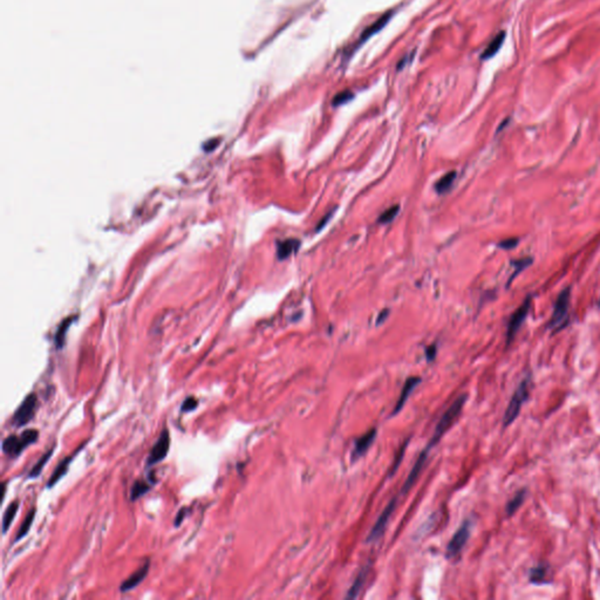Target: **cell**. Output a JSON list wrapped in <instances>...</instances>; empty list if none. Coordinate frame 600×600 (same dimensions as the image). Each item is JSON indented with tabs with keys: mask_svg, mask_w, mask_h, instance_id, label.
<instances>
[{
	"mask_svg": "<svg viewBox=\"0 0 600 600\" xmlns=\"http://www.w3.org/2000/svg\"><path fill=\"white\" fill-rule=\"evenodd\" d=\"M18 509H19V502L14 501L9 506H7L5 512H4V516H3V533L4 535H5V533L7 532V530L10 529L11 524L13 523L15 515H17V512H18Z\"/></svg>",
	"mask_w": 600,
	"mask_h": 600,
	"instance_id": "cell-17",
	"label": "cell"
},
{
	"mask_svg": "<svg viewBox=\"0 0 600 600\" xmlns=\"http://www.w3.org/2000/svg\"><path fill=\"white\" fill-rule=\"evenodd\" d=\"M525 495H527V490L522 489L518 492L515 496H513L512 500L509 501V503L506 504V515L508 516H512L513 513H515L518 509L521 508V505L523 504V502L525 500Z\"/></svg>",
	"mask_w": 600,
	"mask_h": 600,
	"instance_id": "cell-20",
	"label": "cell"
},
{
	"mask_svg": "<svg viewBox=\"0 0 600 600\" xmlns=\"http://www.w3.org/2000/svg\"><path fill=\"white\" fill-rule=\"evenodd\" d=\"M331 216H332V212H330V213H327V215H326V217H325V218H324V220H321V222H320V224H319V225H318V227H317V231H320V229H321V228H322V227H324V225H325V224H326V223H327V221H329V220H330V217H331Z\"/></svg>",
	"mask_w": 600,
	"mask_h": 600,
	"instance_id": "cell-33",
	"label": "cell"
},
{
	"mask_svg": "<svg viewBox=\"0 0 600 600\" xmlns=\"http://www.w3.org/2000/svg\"><path fill=\"white\" fill-rule=\"evenodd\" d=\"M530 306H531V297L525 299L523 304L518 307L511 315V318H510L508 330H506V342H508V345L513 340L518 330L521 329V326L523 325L524 320L527 319L530 311Z\"/></svg>",
	"mask_w": 600,
	"mask_h": 600,
	"instance_id": "cell-7",
	"label": "cell"
},
{
	"mask_svg": "<svg viewBox=\"0 0 600 600\" xmlns=\"http://www.w3.org/2000/svg\"><path fill=\"white\" fill-rule=\"evenodd\" d=\"M531 264H532V259L529 258V257H527V258L518 259V260H516V262H512L513 272H512V275H511V278H510V280H509V284L511 283L512 280L516 278V276L520 275L522 271L525 270V268H527L529 266V265H531Z\"/></svg>",
	"mask_w": 600,
	"mask_h": 600,
	"instance_id": "cell-25",
	"label": "cell"
},
{
	"mask_svg": "<svg viewBox=\"0 0 600 600\" xmlns=\"http://www.w3.org/2000/svg\"><path fill=\"white\" fill-rule=\"evenodd\" d=\"M149 566H150L149 562H147L146 564L142 565L141 567L138 568L134 574L130 575L122 584H121L120 591L124 593V592L131 591V590H134L135 587H138L148 576V572H149Z\"/></svg>",
	"mask_w": 600,
	"mask_h": 600,
	"instance_id": "cell-11",
	"label": "cell"
},
{
	"mask_svg": "<svg viewBox=\"0 0 600 600\" xmlns=\"http://www.w3.org/2000/svg\"><path fill=\"white\" fill-rule=\"evenodd\" d=\"M470 532H471V522L466 521L465 523L459 527L457 531L455 532V535L453 536V538L450 539L449 543H448V547H447V550H446L448 558H455V557L458 556L459 553H461L463 548L466 547L467 541H468V539H469Z\"/></svg>",
	"mask_w": 600,
	"mask_h": 600,
	"instance_id": "cell-6",
	"label": "cell"
},
{
	"mask_svg": "<svg viewBox=\"0 0 600 600\" xmlns=\"http://www.w3.org/2000/svg\"><path fill=\"white\" fill-rule=\"evenodd\" d=\"M504 38H505V32H501L500 34H497V36L493 39V41L488 45V47H486V49L484 50V53L482 54L483 59H489V58L494 57L495 54L498 52V49L501 48V46L504 41Z\"/></svg>",
	"mask_w": 600,
	"mask_h": 600,
	"instance_id": "cell-19",
	"label": "cell"
},
{
	"mask_svg": "<svg viewBox=\"0 0 600 600\" xmlns=\"http://www.w3.org/2000/svg\"><path fill=\"white\" fill-rule=\"evenodd\" d=\"M396 503H397V498L394 497L392 498L391 501H389V503L387 504V506L384 509V511L381 512V515L377 518L375 524L373 525V528L371 530V532H369L368 535V538L367 541H375L380 538L381 536L384 535L386 528H387L388 525V522L391 520L393 513L395 511V508H396Z\"/></svg>",
	"mask_w": 600,
	"mask_h": 600,
	"instance_id": "cell-8",
	"label": "cell"
},
{
	"mask_svg": "<svg viewBox=\"0 0 600 600\" xmlns=\"http://www.w3.org/2000/svg\"><path fill=\"white\" fill-rule=\"evenodd\" d=\"M74 455H75V454H73V455H71V456H68V457H65L64 459H62V461H60L59 465L57 466L56 470L53 471L52 476L49 477V480L47 482V488H52V486L56 485L57 483L59 482L61 480V478L65 476L66 473H67V471H68L69 466H71V463L73 461Z\"/></svg>",
	"mask_w": 600,
	"mask_h": 600,
	"instance_id": "cell-14",
	"label": "cell"
},
{
	"mask_svg": "<svg viewBox=\"0 0 600 600\" xmlns=\"http://www.w3.org/2000/svg\"><path fill=\"white\" fill-rule=\"evenodd\" d=\"M170 448V434L168 429H163L159 435L156 443L151 448L149 456L147 458V466L151 467L156 463L163 461L169 453Z\"/></svg>",
	"mask_w": 600,
	"mask_h": 600,
	"instance_id": "cell-9",
	"label": "cell"
},
{
	"mask_svg": "<svg viewBox=\"0 0 600 600\" xmlns=\"http://www.w3.org/2000/svg\"><path fill=\"white\" fill-rule=\"evenodd\" d=\"M399 210H400L399 205H394V206H392V208L387 209L383 213V215L379 217V223H381V224L389 223V222L394 220L395 216L397 215V212H399Z\"/></svg>",
	"mask_w": 600,
	"mask_h": 600,
	"instance_id": "cell-26",
	"label": "cell"
},
{
	"mask_svg": "<svg viewBox=\"0 0 600 600\" xmlns=\"http://www.w3.org/2000/svg\"><path fill=\"white\" fill-rule=\"evenodd\" d=\"M547 575H548V567L545 566V565L540 564V565H538V566L531 568V571H530V575H529V579L531 583L536 584V585H539V584L547 583L545 582V577H547Z\"/></svg>",
	"mask_w": 600,
	"mask_h": 600,
	"instance_id": "cell-21",
	"label": "cell"
},
{
	"mask_svg": "<svg viewBox=\"0 0 600 600\" xmlns=\"http://www.w3.org/2000/svg\"><path fill=\"white\" fill-rule=\"evenodd\" d=\"M352 93L349 92H344V93H340V94L336 96V99H334V106H339V104H342L345 102H347L348 100L352 99Z\"/></svg>",
	"mask_w": 600,
	"mask_h": 600,
	"instance_id": "cell-28",
	"label": "cell"
},
{
	"mask_svg": "<svg viewBox=\"0 0 600 600\" xmlns=\"http://www.w3.org/2000/svg\"><path fill=\"white\" fill-rule=\"evenodd\" d=\"M426 356H427V359L428 360H432L436 356V347L434 345L430 346V347H428L426 350Z\"/></svg>",
	"mask_w": 600,
	"mask_h": 600,
	"instance_id": "cell-32",
	"label": "cell"
},
{
	"mask_svg": "<svg viewBox=\"0 0 600 600\" xmlns=\"http://www.w3.org/2000/svg\"><path fill=\"white\" fill-rule=\"evenodd\" d=\"M375 438H376V429H372V430H368L365 435H362L361 438L357 440L356 444H354V449L352 451L353 461H356V459L362 456V455H364L366 451L369 449V447L372 446Z\"/></svg>",
	"mask_w": 600,
	"mask_h": 600,
	"instance_id": "cell-12",
	"label": "cell"
},
{
	"mask_svg": "<svg viewBox=\"0 0 600 600\" xmlns=\"http://www.w3.org/2000/svg\"><path fill=\"white\" fill-rule=\"evenodd\" d=\"M387 313H388V311H387V310L384 311V312L381 313V318L379 317V319H377V324H379V322H383V321H384V319H385L386 317H387Z\"/></svg>",
	"mask_w": 600,
	"mask_h": 600,
	"instance_id": "cell-34",
	"label": "cell"
},
{
	"mask_svg": "<svg viewBox=\"0 0 600 600\" xmlns=\"http://www.w3.org/2000/svg\"><path fill=\"white\" fill-rule=\"evenodd\" d=\"M367 576H368V566H365L359 572V575L357 576V578L353 582L352 586L349 587V590L347 592V595H346V598H347V599H354V598H357L358 595H359L361 588H362V586H364V584L366 582V578H367Z\"/></svg>",
	"mask_w": 600,
	"mask_h": 600,
	"instance_id": "cell-15",
	"label": "cell"
},
{
	"mask_svg": "<svg viewBox=\"0 0 600 600\" xmlns=\"http://www.w3.org/2000/svg\"><path fill=\"white\" fill-rule=\"evenodd\" d=\"M455 177H456V173H455V171H450V173L444 175L441 180L436 183L435 188H436V190H438V193L439 194L446 193L447 190L450 188L451 184H453Z\"/></svg>",
	"mask_w": 600,
	"mask_h": 600,
	"instance_id": "cell-24",
	"label": "cell"
},
{
	"mask_svg": "<svg viewBox=\"0 0 600 600\" xmlns=\"http://www.w3.org/2000/svg\"><path fill=\"white\" fill-rule=\"evenodd\" d=\"M421 383V379L418 376H412L409 377V379L404 383V386L402 388V391H401V394L399 400H397V402L395 404V408L394 411H393V415H396L397 413H399L401 409L403 408L404 404H406L408 397L411 396V393L414 391V389L418 387L419 384Z\"/></svg>",
	"mask_w": 600,
	"mask_h": 600,
	"instance_id": "cell-13",
	"label": "cell"
},
{
	"mask_svg": "<svg viewBox=\"0 0 600 600\" xmlns=\"http://www.w3.org/2000/svg\"><path fill=\"white\" fill-rule=\"evenodd\" d=\"M429 449H427V448H424V449L421 451V454L419 455L418 459H416L414 467H413V469L411 470V473H409L408 477L406 482H404V484L402 486V494H407L409 490L412 489V486L415 484L416 480H418L421 471H422L424 465H426L427 462V458H428V455H429Z\"/></svg>",
	"mask_w": 600,
	"mask_h": 600,
	"instance_id": "cell-10",
	"label": "cell"
},
{
	"mask_svg": "<svg viewBox=\"0 0 600 600\" xmlns=\"http://www.w3.org/2000/svg\"><path fill=\"white\" fill-rule=\"evenodd\" d=\"M185 512H186V508H182L180 510V512H178L177 516H176V520H175V527H180L183 520H184Z\"/></svg>",
	"mask_w": 600,
	"mask_h": 600,
	"instance_id": "cell-31",
	"label": "cell"
},
{
	"mask_svg": "<svg viewBox=\"0 0 600 600\" xmlns=\"http://www.w3.org/2000/svg\"><path fill=\"white\" fill-rule=\"evenodd\" d=\"M34 517H36V509H31V511L27 513V516L25 517L24 522H22L20 529H19V531L17 533V537H15V541L20 540L24 538V537L29 533L31 527H32L33 524V521H34Z\"/></svg>",
	"mask_w": 600,
	"mask_h": 600,
	"instance_id": "cell-23",
	"label": "cell"
},
{
	"mask_svg": "<svg viewBox=\"0 0 600 600\" xmlns=\"http://www.w3.org/2000/svg\"><path fill=\"white\" fill-rule=\"evenodd\" d=\"M39 438V431L37 429H26L20 435H10L4 439L2 449L4 454L9 455L10 457H18L22 453V450L31 444L36 443Z\"/></svg>",
	"mask_w": 600,
	"mask_h": 600,
	"instance_id": "cell-2",
	"label": "cell"
},
{
	"mask_svg": "<svg viewBox=\"0 0 600 600\" xmlns=\"http://www.w3.org/2000/svg\"><path fill=\"white\" fill-rule=\"evenodd\" d=\"M466 401L467 395L458 396L457 399L451 403V406L447 409L446 413L442 415V418L440 419L438 426L435 428L434 434H432L431 439L429 440V443H428V446L426 447L427 449L430 450L432 447H435L436 444L440 442V440L442 439V436L446 434L447 430L453 426L455 420L457 419V416L459 415V413H461L463 406H465Z\"/></svg>",
	"mask_w": 600,
	"mask_h": 600,
	"instance_id": "cell-1",
	"label": "cell"
},
{
	"mask_svg": "<svg viewBox=\"0 0 600 600\" xmlns=\"http://www.w3.org/2000/svg\"><path fill=\"white\" fill-rule=\"evenodd\" d=\"M38 406V397L36 394H30L27 395L24 401H22L20 406L18 407L17 411H15L13 418H12V424L15 427H22L25 426L30 422L31 420L34 418V414H36V409Z\"/></svg>",
	"mask_w": 600,
	"mask_h": 600,
	"instance_id": "cell-5",
	"label": "cell"
},
{
	"mask_svg": "<svg viewBox=\"0 0 600 600\" xmlns=\"http://www.w3.org/2000/svg\"><path fill=\"white\" fill-rule=\"evenodd\" d=\"M198 406V401L195 399L194 396H189L186 397V399L183 401L182 406H181V412H184V413H190L195 411V409L197 408Z\"/></svg>",
	"mask_w": 600,
	"mask_h": 600,
	"instance_id": "cell-27",
	"label": "cell"
},
{
	"mask_svg": "<svg viewBox=\"0 0 600 600\" xmlns=\"http://www.w3.org/2000/svg\"><path fill=\"white\" fill-rule=\"evenodd\" d=\"M407 443H408V442H406V443L403 444L402 447H401V449H400V456H397V457L395 458V462H394V465H393L392 469H391V474H389V475H391V476H392V475L394 474L395 471L397 470V467H399V465H400V463H401V459H402L403 455H404V449H406V447H407Z\"/></svg>",
	"mask_w": 600,
	"mask_h": 600,
	"instance_id": "cell-29",
	"label": "cell"
},
{
	"mask_svg": "<svg viewBox=\"0 0 600 600\" xmlns=\"http://www.w3.org/2000/svg\"><path fill=\"white\" fill-rule=\"evenodd\" d=\"M300 247V241L295 238H290L282 241L278 247V258L285 259L292 253L297 252Z\"/></svg>",
	"mask_w": 600,
	"mask_h": 600,
	"instance_id": "cell-16",
	"label": "cell"
},
{
	"mask_svg": "<svg viewBox=\"0 0 600 600\" xmlns=\"http://www.w3.org/2000/svg\"><path fill=\"white\" fill-rule=\"evenodd\" d=\"M570 299H571L570 287L564 288V290L559 293L558 298H557V300H556L555 309H553L551 320H550V322H549V327H550L553 332H557V331L562 330L563 327L566 325Z\"/></svg>",
	"mask_w": 600,
	"mask_h": 600,
	"instance_id": "cell-4",
	"label": "cell"
},
{
	"mask_svg": "<svg viewBox=\"0 0 600 600\" xmlns=\"http://www.w3.org/2000/svg\"><path fill=\"white\" fill-rule=\"evenodd\" d=\"M518 244V239L517 238H511V239H505L503 241H501L500 244H498V247L504 249V250H510V249H513Z\"/></svg>",
	"mask_w": 600,
	"mask_h": 600,
	"instance_id": "cell-30",
	"label": "cell"
},
{
	"mask_svg": "<svg viewBox=\"0 0 600 600\" xmlns=\"http://www.w3.org/2000/svg\"><path fill=\"white\" fill-rule=\"evenodd\" d=\"M53 451H54V448H50V449L47 451V453L42 455V456L40 457V459H38V462L36 463V465L33 466V468L31 469V471L29 473V477L30 478H36V477L39 476V475L41 474V471H42V469H44L45 465L48 462V459L50 457H52Z\"/></svg>",
	"mask_w": 600,
	"mask_h": 600,
	"instance_id": "cell-22",
	"label": "cell"
},
{
	"mask_svg": "<svg viewBox=\"0 0 600 600\" xmlns=\"http://www.w3.org/2000/svg\"><path fill=\"white\" fill-rule=\"evenodd\" d=\"M599 306H600V299H599Z\"/></svg>",
	"mask_w": 600,
	"mask_h": 600,
	"instance_id": "cell-35",
	"label": "cell"
},
{
	"mask_svg": "<svg viewBox=\"0 0 600 600\" xmlns=\"http://www.w3.org/2000/svg\"><path fill=\"white\" fill-rule=\"evenodd\" d=\"M530 385H531V376L528 375L524 377L523 381L518 386L517 389L513 393V395L510 400V403L503 416V427L506 428L515 421L518 415H520L521 408L523 403L528 400L529 392H530Z\"/></svg>",
	"mask_w": 600,
	"mask_h": 600,
	"instance_id": "cell-3",
	"label": "cell"
},
{
	"mask_svg": "<svg viewBox=\"0 0 600 600\" xmlns=\"http://www.w3.org/2000/svg\"><path fill=\"white\" fill-rule=\"evenodd\" d=\"M151 485H153V483L150 481H143V480H138L134 482V484L131 486V490H130V500L131 501H136L139 500L140 497H142L146 495L149 490L151 489Z\"/></svg>",
	"mask_w": 600,
	"mask_h": 600,
	"instance_id": "cell-18",
	"label": "cell"
}]
</instances>
